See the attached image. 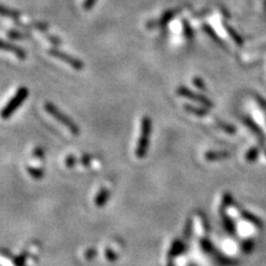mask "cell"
<instances>
[{"mask_svg":"<svg viewBox=\"0 0 266 266\" xmlns=\"http://www.w3.org/2000/svg\"><path fill=\"white\" fill-rule=\"evenodd\" d=\"M7 35L10 39L12 40H25V39H30L31 35L30 34H25V32L18 31L15 29H10L7 31Z\"/></svg>","mask_w":266,"mask_h":266,"instance_id":"13","label":"cell"},{"mask_svg":"<svg viewBox=\"0 0 266 266\" xmlns=\"http://www.w3.org/2000/svg\"><path fill=\"white\" fill-rule=\"evenodd\" d=\"M222 25H223L224 30L226 31V34L232 39L233 43H234L237 47H242V46H243V39H242V37L239 34H237V31L230 25V23H227V21L223 20L222 21Z\"/></svg>","mask_w":266,"mask_h":266,"instance_id":"8","label":"cell"},{"mask_svg":"<svg viewBox=\"0 0 266 266\" xmlns=\"http://www.w3.org/2000/svg\"><path fill=\"white\" fill-rule=\"evenodd\" d=\"M260 156V148L259 147H252L245 153V160L246 162L252 163L258 160Z\"/></svg>","mask_w":266,"mask_h":266,"instance_id":"14","label":"cell"},{"mask_svg":"<svg viewBox=\"0 0 266 266\" xmlns=\"http://www.w3.org/2000/svg\"><path fill=\"white\" fill-rule=\"evenodd\" d=\"M19 26L22 28H35V29L44 32V34H47V31H48V25L44 22H32L31 25H22V23H19Z\"/></svg>","mask_w":266,"mask_h":266,"instance_id":"17","label":"cell"},{"mask_svg":"<svg viewBox=\"0 0 266 266\" xmlns=\"http://www.w3.org/2000/svg\"><path fill=\"white\" fill-rule=\"evenodd\" d=\"M207 161H220L223 160V159H226L230 157V153L227 151H216V150H210L204 155Z\"/></svg>","mask_w":266,"mask_h":266,"instance_id":"11","label":"cell"},{"mask_svg":"<svg viewBox=\"0 0 266 266\" xmlns=\"http://www.w3.org/2000/svg\"><path fill=\"white\" fill-rule=\"evenodd\" d=\"M192 83H193L194 87H197L199 90H201V91H207L208 90L207 85H205L204 80L201 77H193Z\"/></svg>","mask_w":266,"mask_h":266,"instance_id":"19","label":"cell"},{"mask_svg":"<svg viewBox=\"0 0 266 266\" xmlns=\"http://www.w3.org/2000/svg\"><path fill=\"white\" fill-rule=\"evenodd\" d=\"M0 12H1L2 17L10 18V19H13V20L19 19V17H20V12H18L16 10H12V9H8L4 6H1V9H0Z\"/></svg>","mask_w":266,"mask_h":266,"instance_id":"15","label":"cell"},{"mask_svg":"<svg viewBox=\"0 0 266 266\" xmlns=\"http://www.w3.org/2000/svg\"><path fill=\"white\" fill-rule=\"evenodd\" d=\"M216 125H217L218 129H221L222 131H224L227 134H234L236 132V128L234 127V125L226 123V122H223V121H217Z\"/></svg>","mask_w":266,"mask_h":266,"instance_id":"16","label":"cell"},{"mask_svg":"<svg viewBox=\"0 0 266 266\" xmlns=\"http://www.w3.org/2000/svg\"><path fill=\"white\" fill-rule=\"evenodd\" d=\"M32 156L38 159H43L45 157V150L43 148L37 147L34 149V151H32Z\"/></svg>","mask_w":266,"mask_h":266,"instance_id":"22","label":"cell"},{"mask_svg":"<svg viewBox=\"0 0 266 266\" xmlns=\"http://www.w3.org/2000/svg\"><path fill=\"white\" fill-rule=\"evenodd\" d=\"M28 96H29V90L26 87H20L16 91L15 95L9 100L6 106L1 111V116L3 120H7L15 113V112L20 108V106L27 100Z\"/></svg>","mask_w":266,"mask_h":266,"instance_id":"3","label":"cell"},{"mask_svg":"<svg viewBox=\"0 0 266 266\" xmlns=\"http://www.w3.org/2000/svg\"><path fill=\"white\" fill-rule=\"evenodd\" d=\"M152 133V120L150 116H143L141 119V133L135 148V156L139 159H143L147 156L150 146V135Z\"/></svg>","mask_w":266,"mask_h":266,"instance_id":"1","label":"cell"},{"mask_svg":"<svg viewBox=\"0 0 266 266\" xmlns=\"http://www.w3.org/2000/svg\"><path fill=\"white\" fill-rule=\"evenodd\" d=\"M96 1L97 0H85V1H83V8H85V10H91L92 7L96 4Z\"/></svg>","mask_w":266,"mask_h":266,"instance_id":"23","label":"cell"},{"mask_svg":"<svg viewBox=\"0 0 266 266\" xmlns=\"http://www.w3.org/2000/svg\"><path fill=\"white\" fill-rule=\"evenodd\" d=\"M48 53L54 58L62 60L63 62H66L70 67H72L74 70H78V71H80V70L85 68V63H83L82 60L73 57V55L64 53L62 50H59L57 48H50L48 50Z\"/></svg>","mask_w":266,"mask_h":266,"instance_id":"5","label":"cell"},{"mask_svg":"<svg viewBox=\"0 0 266 266\" xmlns=\"http://www.w3.org/2000/svg\"><path fill=\"white\" fill-rule=\"evenodd\" d=\"M180 11L181 10L179 8L169 9V10L163 12L159 19L148 21L147 25H146L147 29H157V28H161V27L166 26L167 23L173 20V18L177 15V13H180Z\"/></svg>","mask_w":266,"mask_h":266,"instance_id":"6","label":"cell"},{"mask_svg":"<svg viewBox=\"0 0 266 266\" xmlns=\"http://www.w3.org/2000/svg\"><path fill=\"white\" fill-rule=\"evenodd\" d=\"M46 37L47 39H48L51 44L54 45V46H59L60 44H61V40H60L57 36H53V35H49L48 32L46 34Z\"/></svg>","mask_w":266,"mask_h":266,"instance_id":"21","label":"cell"},{"mask_svg":"<svg viewBox=\"0 0 266 266\" xmlns=\"http://www.w3.org/2000/svg\"><path fill=\"white\" fill-rule=\"evenodd\" d=\"M182 29H183V35L186 40H192L194 38V30L191 27V23L189 20L182 19Z\"/></svg>","mask_w":266,"mask_h":266,"instance_id":"12","label":"cell"},{"mask_svg":"<svg viewBox=\"0 0 266 266\" xmlns=\"http://www.w3.org/2000/svg\"><path fill=\"white\" fill-rule=\"evenodd\" d=\"M27 170L28 172H29V174L34 177V179H41V176L44 175V171L39 169V167H36V166H27Z\"/></svg>","mask_w":266,"mask_h":266,"instance_id":"18","label":"cell"},{"mask_svg":"<svg viewBox=\"0 0 266 266\" xmlns=\"http://www.w3.org/2000/svg\"><path fill=\"white\" fill-rule=\"evenodd\" d=\"M91 159L92 157L89 156V155H83L81 158H80V162L82 163L83 165H89L91 162Z\"/></svg>","mask_w":266,"mask_h":266,"instance_id":"24","label":"cell"},{"mask_svg":"<svg viewBox=\"0 0 266 266\" xmlns=\"http://www.w3.org/2000/svg\"><path fill=\"white\" fill-rule=\"evenodd\" d=\"M45 110L48 112V113L53 116V118L57 120L58 122L64 125V127H66L73 135L80 134V128L78 127V124L74 122L71 118H69V116L64 113V112L60 110L57 106L51 104V102H46Z\"/></svg>","mask_w":266,"mask_h":266,"instance_id":"2","label":"cell"},{"mask_svg":"<svg viewBox=\"0 0 266 266\" xmlns=\"http://www.w3.org/2000/svg\"><path fill=\"white\" fill-rule=\"evenodd\" d=\"M201 28H202V30L209 36V38L212 39L216 45H218L220 47H225L226 45L225 41L217 35V32L213 29V27H211V25H209V23H203Z\"/></svg>","mask_w":266,"mask_h":266,"instance_id":"9","label":"cell"},{"mask_svg":"<svg viewBox=\"0 0 266 266\" xmlns=\"http://www.w3.org/2000/svg\"><path fill=\"white\" fill-rule=\"evenodd\" d=\"M78 161V159L76 156L73 155H69L67 158H66V165L68 167H73L74 165H76V163Z\"/></svg>","mask_w":266,"mask_h":266,"instance_id":"20","label":"cell"},{"mask_svg":"<svg viewBox=\"0 0 266 266\" xmlns=\"http://www.w3.org/2000/svg\"><path fill=\"white\" fill-rule=\"evenodd\" d=\"M1 49L13 53L18 59H20V60H25L27 58V53L25 50L11 43H8V41H4V40L1 41Z\"/></svg>","mask_w":266,"mask_h":266,"instance_id":"7","label":"cell"},{"mask_svg":"<svg viewBox=\"0 0 266 266\" xmlns=\"http://www.w3.org/2000/svg\"><path fill=\"white\" fill-rule=\"evenodd\" d=\"M183 108L185 111H188L189 113H192L200 118H204V116H208L210 113V110L207 106H195L192 105H184Z\"/></svg>","mask_w":266,"mask_h":266,"instance_id":"10","label":"cell"},{"mask_svg":"<svg viewBox=\"0 0 266 266\" xmlns=\"http://www.w3.org/2000/svg\"><path fill=\"white\" fill-rule=\"evenodd\" d=\"M176 95H179L182 98H186V99L198 102V104L202 105L203 106H207V108H211V106H213V102L210 100L207 96H204L202 93L199 92H194L193 90H191V89L185 86H180L177 88Z\"/></svg>","mask_w":266,"mask_h":266,"instance_id":"4","label":"cell"}]
</instances>
